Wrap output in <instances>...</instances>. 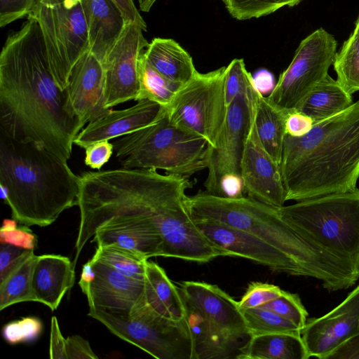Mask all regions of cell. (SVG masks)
Here are the masks:
<instances>
[{
    "label": "cell",
    "instance_id": "obj_1",
    "mask_svg": "<svg viewBox=\"0 0 359 359\" xmlns=\"http://www.w3.org/2000/svg\"><path fill=\"white\" fill-rule=\"evenodd\" d=\"M84 126L69 114L38 23L27 18L0 54V131L68 161Z\"/></svg>",
    "mask_w": 359,
    "mask_h": 359
},
{
    "label": "cell",
    "instance_id": "obj_2",
    "mask_svg": "<svg viewBox=\"0 0 359 359\" xmlns=\"http://www.w3.org/2000/svg\"><path fill=\"white\" fill-rule=\"evenodd\" d=\"M280 167L286 201L355 190L359 177V100L313 123L302 136L287 134Z\"/></svg>",
    "mask_w": 359,
    "mask_h": 359
},
{
    "label": "cell",
    "instance_id": "obj_3",
    "mask_svg": "<svg viewBox=\"0 0 359 359\" xmlns=\"http://www.w3.org/2000/svg\"><path fill=\"white\" fill-rule=\"evenodd\" d=\"M192 219H209L248 231L294 260L306 277L322 282L329 292L347 289L359 278V267L325 250L301 233L279 208L250 196L228 198L199 191L187 196Z\"/></svg>",
    "mask_w": 359,
    "mask_h": 359
},
{
    "label": "cell",
    "instance_id": "obj_4",
    "mask_svg": "<svg viewBox=\"0 0 359 359\" xmlns=\"http://www.w3.org/2000/svg\"><path fill=\"white\" fill-rule=\"evenodd\" d=\"M1 198L20 224L46 226L77 205L79 177L42 146L0 131Z\"/></svg>",
    "mask_w": 359,
    "mask_h": 359
},
{
    "label": "cell",
    "instance_id": "obj_5",
    "mask_svg": "<svg viewBox=\"0 0 359 359\" xmlns=\"http://www.w3.org/2000/svg\"><path fill=\"white\" fill-rule=\"evenodd\" d=\"M113 144L116 158L126 169L162 170L189 177L208 167L207 141L173 125L166 110L156 121L119 137Z\"/></svg>",
    "mask_w": 359,
    "mask_h": 359
},
{
    "label": "cell",
    "instance_id": "obj_6",
    "mask_svg": "<svg viewBox=\"0 0 359 359\" xmlns=\"http://www.w3.org/2000/svg\"><path fill=\"white\" fill-rule=\"evenodd\" d=\"M279 210L306 238L359 267V189L297 201Z\"/></svg>",
    "mask_w": 359,
    "mask_h": 359
},
{
    "label": "cell",
    "instance_id": "obj_7",
    "mask_svg": "<svg viewBox=\"0 0 359 359\" xmlns=\"http://www.w3.org/2000/svg\"><path fill=\"white\" fill-rule=\"evenodd\" d=\"M88 316L155 358L194 359L191 337L184 320H173L160 315L144 297L126 314L89 307Z\"/></svg>",
    "mask_w": 359,
    "mask_h": 359
},
{
    "label": "cell",
    "instance_id": "obj_8",
    "mask_svg": "<svg viewBox=\"0 0 359 359\" xmlns=\"http://www.w3.org/2000/svg\"><path fill=\"white\" fill-rule=\"evenodd\" d=\"M27 18L38 23L52 74L65 90L73 67L89 51L83 0H36Z\"/></svg>",
    "mask_w": 359,
    "mask_h": 359
},
{
    "label": "cell",
    "instance_id": "obj_9",
    "mask_svg": "<svg viewBox=\"0 0 359 359\" xmlns=\"http://www.w3.org/2000/svg\"><path fill=\"white\" fill-rule=\"evenodd\" d=\"M225 69L198 72L182 86L166 109L173 125L203 137L211 148L216 147L226 114Z\"/></svg>",
    "mask_w": 359,
    "mask_h": 359
},
{
    "label": "cell",
    "instance_id": "obj_10",
    "mask_svg": "<svg viewBox=\"0 0 359 359\" xmlns=\"http://www.w3.org/2000/svg\"><path fill=\"white\" fill-rule=\"evenodd\" d=\"M337 41L323 28L305 38L267 99L286 113L295 110L311 89L328 74Z\"/></svg>",
    "mask_w": 359,
    "mask_h": 359
},
{
    "label": "cell",
    "instance_id": "obj_11",
    "mask_svg": "<svg viewBox=\"0 0 359 359\" xmlns=\"http://www.w3.org/2000/svg\"><path fill=\"white\" fill-rule=\"evenodd\" d=\"M255 90L249 95H237L227 107L216 147H209L208 175L204 186L210 194L220 196L222 177L228 174L241 175V161L252 118Z\"/></svg>",
    "mask_w": 359,
    "mask_h": 359
},
{
    "label": "cell",
    "instance_id": "obj_12",
    "mask_svg": "<svg viewBox=\"0 0 359 359\" xmlns=\"http://www.w3.org/2000/svg\"><path fill=\"white\" fill-rule=\"evenodd\" d=\"M143 32L139 24L127 23L102 63L107 109L130 100L136 101L139 93L138 61L149 45Z\"/></svg>",
    "mask_w": 359,
    "mask_h": 359
},
{
    "label": "cell",
    "instance_id": "obj_13",
    "mask_svg": "<svg viewBox=\"0 0 359 359\" xmlns=\"http://www.w3.org/2000/svg\"><path fill=\"white\" fill-rule=\"evenodd\" d=\"M193 220L201 231L225 250L228 256L254 261L276 272L306 277L304 270L290 257L257 236L218 220Z\"/></svg>",
    "mask_w": 359,
    "mask_h": 359
},
{
    "label": "cell",
    "instance_id": "obj_14",
    "mask_svg": "<svg viewBox=\"0 0 359 359\" xmlns=\"http://www.w3.org/2000/svg\"><path fill=\"white\" fill-rule=\"evenodd\" d=\"M359 333V286L325 315L307 320L301 337L311 357L328 359Z\"/></svg>",
    "mask_w": 359,
    "mask_h": 359
},
{
    "label": "cell",
    "instance_id": "obj_15",
    "mask_svg": "<svg viewBox=\"0 0 359 359\" xmlns=\"http://www.w3.org/2000/svg\"><path fill=\"white\" fill-rule=\"evenodd\" d=\"M180 293L208 320L231 344L249 335L242 310L229 294L215 285L200 281H184Z\"/></svg>",
    "mask_w": 359,
    "mask_h": 359
},
{
    "label": "cell",
    "instance_id": "obj_16",
    "mask_svg": "<svg viewBox=\"0 0 359 359\" xmlns=\"http://www.w3.org/2000/svg\"><path fill=\"white\" fill-rule=\"evenodd\" d=\"M241 177L248 196L280 208L286 201L280 165L262 147L251 118L241 161Z\"/></svg>",
    "mask_w": 359,
    "mask_h": 359
},
{
    "label": "cell",
    "instance_id": "obj_17",
    "mask_svg": "<svg viewBox=\"0 0 359 359\" xmlns=\"http://www.w3.org/2000/svg\"><path fill=\"white\" fill-rule=\"evenodd\" d=\"M104 90L103 65L88 51L73 67L65 90L67 111L86 126L108 110Z\"/></svg>",
    "mask_w": 359,
    "mask_h": 359
},
{
    "label": "cell",
    "instance_id": "obj_18",
    "mask_svg": "<svg viewBox=\"0 0 359 359\" xmlns=\"http://www.w3.org/2000/svg\"><path fill=\"white\" fill-rule=\"evenodd\" d=\"M97 247L114 245L148 259L162 256L163 241L156 225L137 216L109 218L98 224L90 233Z\"/></svg>",
    "mask_w": 359,
    "mask_h": 359
},
{
    "label": "cell",
    "instance_id": "obj_19",
    "mask_svg": "<svg viewBox=\"0 0 359 359\" xmlns=\"http://www.w3.org/2000/svg\"><path fill=\"white\" fill-rule=\"evenodd\" d=\"M95 278L87 294L88 306L126 314L144 297V280L123 275L107 264L91 259Z\"/></svg>",
    "mask_w": 359,
    "mask_h": 359
},
{
    "label": "cell",
    "instance_id": "obj_20",
    "mask_svg": "<svg viewBox=\"0 0 359 359\" xmlns=\"http://www.w3.org/2000/svg\"><path fill=\"white\" fill-rule=\"evenodd\" d=\"M166 109L147 99L123 109H108L89 122L77 135L74 144L86 149L90 144L133 133L156 121Z\"/></svg>",
    "mask_w": 359,
    "mask_h": 359
},
{
    "label": "cell",
    "instance_id": "obj_21",
    "mask_svg": "<svg viewBox=\"0 0 359 359\" xmlns=\"http://www.w3.org/2000/svg\"><path fill=\"white\" fill-rule=\"evenodd\" d=\"M74 280V266L68 257L59 255L37 256L32 273L36 302L56 310Z\"/></svg>",
    "mask_w": 359,
    "mask_h": 359
},
{
    "label": "cell",
    "instance_id": "obj_22",
    "mask_svg": "<svg viewBox=\"0 0 359 359\" xmlns=\"http://www.w3.org/2000/svg\"><path fill=\"white\" fill-rule=\"evenodd\" d=\"M83 1L88 23L89 52L103 63L127 23L111 0Z\"/></svg>",
    "mask_w": 359,
    "mask_h": 359
},
{
    "label": "cell",
    "instance_id": "obj_23",
    "mask_svg": "<svg viewBox=\"0 0 359 359\" xmlns=\"http://www.w3.org/2000/svg\"><path fill=\"white\" fill-rule=\"evenodd\" d=\"M288 113L271 103L255 90L252 104V119L257 138L265 151L280 165Z\"/></svg>",
    "mask_w": 359,
    "mask_h": 359
},
{
    "label": "cell",
    "instance_id": "obj_24",
    "mask_svg": "<svg viewBox=\"0 0 359 359\" xmlns=\"http://www.w3.org/2000/svg\"><path fill=\"white\" fill-rule=\"evenodd\" d=\"M149 64L168 80L184 85L198 72L190 55L171 39L154 38L144 51Z\"/></svg>",
    "mask_w": 359,
    "mask_h": 359
},
{
    "label": "cell",
    "instance_id": "obj_25",
    "mask_svg": "<svg viewBox=\"0 0 359 359\" xmlns=\"http://www.w3.org/2000/svg\"><path fill=\"white\" fill-rule=\"evenodd\" d=\"M144 299L151 309L167 318L180 321L184 317L185 308L178 286L163 268L148 260L145 264Z\"/></svg>",
    "mask_w": 359,
    "mask_h": 359
},
{
    "label": "cell",
    "instance_id": "obj_26",
    "mask_svg": "<svg viewBox=\"0 0 359 359\" xmlns=\"http://www.w3.org/2000/svg\"><path fill=\"white\" fill-rule=\"evenodd\" d=\"M236 358L308 359L309 355L300 334L278 332L250 337Z\"/></svg>",
    "mask_w": 359,
    "mask_h": 359
},
{
    "label": "cell",
    "instance_id": "obj_27",
    "mask_svg": "<svg viewBox=\"0 0 359 359\" xmlns=\"http://www.w3.org/2000/svg\"><path fill=\"white\" fill-rule=\"evenodd\" d=\"M351 95L328 74L317 83L294 111L309 117L313 124L330 118L353 104Z\"/></svg>",
    "mask_w": 359,
    "mask_h": 359
},
{
    "label": "cell",
    "instance_id": "obj_28",
    "mask_svg": "<svg viewBox=\"0 0 359 359\" xmlns=\"http://www.w3.org/2000/svg\"><path fill=\"white\" fill-rule=\"evenodd\" d=\"M181 294V293H180ZM185 308L183 318L190 332L194 359L232 358L233 345L228 342L204 316L184 296Z\"/></svg>",
    "mask_w": 359,
    "mask_h": 359
},
{
    "label": "cell",
    "instance_id": "obj_29",
    "mask_svg": "<svg viewBox=\"0 0 359 359\" xmlns=\"http://www.w3.org/2000/svg\"><path fill=\"white\" fill-rule=\"evenodd\" d=\"M144 51L138 61L139 93L136 101L147 99L167 109L182 85L158 73L147 61Z\"/></svg>",
    "mask_w": 359,
    "mask_h": 359
},
{
    "label": "cell",
    "instance_id": "obj_30",
    "mask_svg": "<svg viewBox=\"0 0 359 359\" xmlns=\"http://www.w3.org/2000/svg\"><path fill=\"white\" fill-rule=\"evenodd\" d=\"M37 256L34 253L0 281V310L24 302H36L32 273Z\"/></svg>",
    "mask_w": 359,
    "mask_h": 359
},
{
    "label": "cell",
    "instance_id": "obj_31",
    "mask_svg": "<svg viewBox=\"0 0 359 359\" xmlns=\"http://www.w3.org/2000/svg\"><path fill=\"white\" fill-rule=\"evenodd\" d=\"M337 81L349 94L359 90V16L355 27L333 62Z\"/></svg>",
    "mask_w": 359,
    "mask_h": 359
},
{
    "label": "cell",
    "instance_id": "obj_32",
    "mask_svg": "<svg viewBox=\"0 0 359 359\" xmlns=\"http://www.w3.org/2000/svg\"><path fill=\"white\" fill-rule=\"evenodd\" d=\"M127 276L144 280L145 259L137 255L114 245L99 246L92 257Z\"/></svg>",
    "mask_w": 359,
    "mask_h": 359
},
{
    "label": "cell",
    "instance_id": "obj_33",
    "mask_svg": "<svg viewBox=\"0 0 359 359\" xmlns=\"http://www.w3.org/2000/svg\"><path fill=\"white\" fill-rule=\"evenodd\" d=\"M241 310L250 337L278 332L301 334L297 325L271 310L263 307Z\"/></svg>",
    "mask_w": 359,
    "mask_h": 359
},
{
    "label": "cell",
    "instance_id": "obj_34",
    "mask_svg": "<svg viewBox=\"0 0 359 359\" xmlns=\"http://www.w3.org/2000/svg\"><path fill=\"white\" fill-rule=\"evenodd\" d=\"M302 0H223L230 15L239 20L269 15L284 6L292 7Z\"/></svg>",
    "mask_w": 359,
    "mask_h": 359
},
{
    "label": "cell",
    "instance_id": "obj_35",
    "mask_svg": "<svg viewBox=\"0 0 359 359\" xmlns=\"http://www.w3.org/2000/svg\"><path fill=\"white\" fill-rule=\"evenodd\" d=\"M255 88L251 74L248 72L243 59L236 58L226 67L224 96L226 107L240 95H248Z\"/></svg>",
    "mask_w": 359,
    "mask_h": 359
},
{
    "label": "cell",
    "instance_id": "obj_36",
    "mask_svg": "<svg viewBox=\"0 0 359 359\" xmlns=\"http://www.w3.org/2000/svg\"><path fill=\"white\" fill-rule=\"evenodd\" d=\"M268 309L293 323L300 330L306 323L308 312L299 295L283 291L280 296L259 306Z\"/></svg>",
    "mask_w": 359,
    "mask_h": 359
},
{
    "label": "cell",
    "instance_id": "obj_37",
    "mask_svg": "<svg viewBox=\"0 0 359 359\" xmlns=\"http://www.w3.org/2000/svg\"><path fill=\"white\" fill-rule=\"evenodd\" d=\"M42 330L41 320L36 317L29 316L5 325L2 334L8 343L16 344L35 340L41 334Z\"/></svg>",
    "mask_w": 359,
    "mask_h": 359
},
{
    "label": "cell",
    "instance_id": "obj_38",
    "mask_svg": "<svg viewBox=\"0 0 359 359\" xmlns=\"http://www.w3.org/2000/svg\"><path fill=\"white\" fill-rule=\"evenodd\" d=\"M15 219H5L0 229L1 243H7L26 250H34L37 244L36 235L23 225L18 227Z\"/></svg>",
    "mask_w": 359,
    "mask_h": 359
},
{
    "label": "cell",
    "instance_id": "obj_39",
    "mask_svg": "<svg viewBox=\"0 0 359 359\" xmlns=\"http://www.w3.org/2000/svg\"><path fill=\"white\" fill-rule=\"evenodd\" d=\"M278 286L262 282H252L249 284L245 293L238 302L241 309L259 307L283 293Z\"/></svg>",
    "mask_w": 359,
    "mask_h": 359
},
{
    "label": "cell",
    "instance_id": "obj_40",
    "mask_svg": "<svg viewBox=\"0 0 359 359\" xmlns=\"http://www.w3.org/2000/svg\"><path fill=\"white\" fill-rule=\"evenodd\" d=\"M33 253L34 250H26L7 243H1L0 281L6 278Z\"/></svg>",
    "mask_w": 359,
    "mask_h": 359
},
{
    "label": "cell",
    "instance_id": "obj_41",
    "mask_svg": "<svg viewBox=\"0 0 359 359\" xmlns=\"http://www.w3.org/2000/svg\"><path fill=\"white\" fill-rule=\"evenodd\" d=\"M36 0H0V27L22 19L32 11Z\"/></svg>",
    "mask_w": 359,
    "mask_h": 359
},
{
    "label": "cell",
    "instance_id": "obj_42",
    "mask_svg": "<svg viewBox=\"0 0 359 359\" xmlns=\"http://www.w3.org/2000/svg\"><path fill=\"white\" fill-rule=\"evenodd\" d=\"M114 151V144L109 140L93 143L85 149V165L100 170L110 160Z\"/></svg>",
    "mask_w": 359,
    "mask_h": 359
},
{
    "label": "cell",
    "instance_id": "obj_43",
    "mask_svg": "<svg viewBox=\"0 0 359 359\" xmlns=\"http://www.w3.org/2000/svg\"><path fill=\"white\" fill-rule=\"evenodd\" d=\"M67 359H97L89 342L79 335H73L66 339Z\"/></svg>",
    "mask_w": 359,
    "mask_h": 359
},
{
    "label": "cell",
    "instance_id": "obj_44",
    "mask_svg": "<svg viewBox=\"0 0 359 359\" xmlns=\"http://www.w3.org/2000/svg\"><path fill=\"white\" fill-rule=\"evenodd\" d=\"M285 126L287 135L292 137H300L311 129L313 121L307 116L293 111L287 114Z\"/></svg>",
    "mask_w": 359,
    "mask_h": 359
},
{
    "label": "cell",
    "instance_id": "obj_45",
    "mask_svg": "<svg viewBox=\"0 0 359 359\" xmlns=\"http://www.w3.org/2000/svg\"><path fill=\"white\" fill-rule=\"evenodd\" d=\"M49 354L50 359H67L66 339L61 333L55 316H53L51 319Z\"/></svg>",
    "mask_w": 359,
    "mask_h": 359
},
{
    "label": "cell",
    "instance_id": "obj_46",
    "mask_svg": "<svg viewBox=\"0 0 359 359\" xmlns=\"http://www.w3.org/2000/svg\"><path fill=\"white\" fill-rule=\"evenodd\" d=\"M221 196L228 198L243 196L244 185L239 174H228L220 180Z\"/></svg>",
    "mask_w": 359,
    "mask_h": 359
},
{
    "label": "cell",
    "instance_id": "obj_47",
    "mask_svg": "<svg viewBox=\"0 0 359 359\" xmlns=\"http://www.w3.org/2000/svg\"><path fill=\"white\" fill-rule=\"evenodd\" d=\"M122 13L126 23L135 22L139 24L143 29L147 31V25L137 8L135 6L133 0H111Z\"/></svg>",
    "mask_w": 359,
    "mask_h": 359
},
{
    "label": "cell",
    "instance_id": "obj_48",
    "mask_svg": "<svg viewBox=\"0 0 359 359\" xmlns=\"http://www.w3.org/2000/svg\"><path fill=\"white\" fill-rule=\"evenodd\" d=\"M328 359H359V333L337 348Z\"/></svg>",
    "mask_w": 359,
    "mask_h": 359
},
{
    "label": "cell",
    "instance_id": "obj_49",
    "mask_svg": "<svg viewBox=\"0 0 359 359\" xmlns=\"http://www.w3.org/2000/svg\"><path fill=\"white\" fill-rule=\"evenodd\" d=\"M95 278V272L93 267V262L89 260L83 264L79 285L83 294H86L90 284Z\"/></svg>",
    "mask_w": 359,
    "mask_h": 359
},
{
    "label": "cell",
    "instance_id": "obj_50",
    "mask_svg": "<svg viewBox=\"0 0 359 359\" xmlns=\"http://www.w3.org/2000/svg\"><path fill=\"white\" fill-rule=\"evenodd\" d=\"M257 89L262 95L273 89V76L268 72L259 74L256 79L253 78Z\"/></svg>",
    "mask_w": 359,
    "mask_h": 359
},
{
    "label": "cell",
    "instance_id": "obj_51",
    "mask_svg": "<svg viewBox=\"0 0 359 359\" xmlns=\"http://www.w3.org/2000/svg\"><path fill=\"white\" fill-rule=\"evenodd\" d=\"M157 0H137L140 8L143 12H149Z\"/></svg>",
    "mask_w": 359,
    "mask_h": 359
}]
</instances>
